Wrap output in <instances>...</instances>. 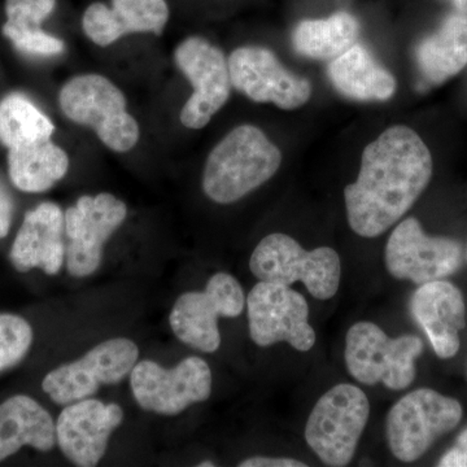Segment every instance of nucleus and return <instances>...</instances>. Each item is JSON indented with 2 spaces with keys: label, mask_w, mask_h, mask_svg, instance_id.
Listing matches in <instances>:
<instances>
[{
  "label": "nucleus",
  "mask_w": 467,
  "mask_h": 467,
  "mask_svg": "<svg viewBox=\"0 0 467 467\" xmlns=\"http://www.w3.org/2000/svg\"><path fill=\"white\" fill-rule=\"evenodd\" d=\"M370 416L368 396L353 384L342 383L322 395L310 411L306 441L327 466L348 465Z\"/></svg>",
  "instance_id": "nucleus-6"
},
{
  "label": "nucleus",
  "mask_w": 467,
  "mask_h": 467,
  "mask_svg": "<svg viewBox=\"0 0 467 467\" xmlns=\"http://www.w3.org/2000/svg\"><path fill=\"white\" fill-rule=\"evenodd\" d=\"M451 2L453 3L454 7L457 8L460 14L467 16V0H451Z\"/></svg>",
  "instance_id": "nucleus-31"
},
{
  "label": "nucleus",
  "mask_w": 467,
  "mask_h": 467,
  "mask_svg": "<svg viewBox=\"0 0 467 467\" xmlns=\"http://www.w3.org/2000/svg\"><path fill=\"white\" fill-rule=\"evenodd\" d=\"M58 104L70 121L91 128L115 152H129L140 140V125L126 110L125 95L106 77H75L61 88Z\"/></svg>",
  "instance_id": "nucleus-5"
},
{
  "label": "nucleus",
  "mask_w": 467,
  "mask_h": 467,
  "mask_svg": "<svg viewBox=\"0 0 467 467\" xmlns=\"http://www.w3.org/2000/svg\"><path fill=\"white\" fill-rule=\"evenodd\" d=\"M55 7L57 0H5L7 21L2 27L3 36L26 55L48 57L63 54L64 42L41 27Z\"/></svg>",
  "instance_id": "nucleus-24"
},
{
  "label": "nucleus",
  "mask_w": 467,
  "mask_h": 467,
  "mask_svg": "<svg viewBox=\"0 0 467 467\" xmlns=\"http://www.w3.org/2000/svg\"><path fill=\"white\" fill-rule=\"evenodd\" d=\"M384 260L389 275L418 285L439 281L462 266V244L448 236H430L416 217L405 218L393 230Z\"/></svg>",
  "instance_id": "nucleus-12"
},
{
  "label": "nucleus",
  "mask_w": 467,
  "mask_h": 467,
  "mask_svg": "<svg viewBox=\"0 0 467 467\" xmlns=\"http://www.w3.org/2000/svg\"><path fill=\"white\" fill-rule=\"evenodd\" d=\"M122 420L124 410L119 405L94 399L72 402L57 418V442L76 466H97L106 454L110 435Z\"/></svg>",
  "instance_id": "nucleus-16"
},
{
  "label": "nucleus",
  "mask_w": 467,
  "mask_h": 467,
  "mask_svg": "<svg viewBox=\"0 0 467 467\" xmlns=\"http://www.w3.org/2000/svg\"><path fill=\"white\" fill-rule=\"evenodd\" d=\"M252 275L259 281L292 285L301 282L313 297L328 300L342 279V261L330 247L304 250L291 236L269 234L252 252Z\"/></svg>",
  "instance_id": "nucleus-3"
},
{
  "label": "nucleus",
  "mask_w": 467,
  "mask_h": 467,
  "mask_svg": "<svg viewBox=\"0 0 467 467\" xmlns=\"http://www.w3.org/2000/svg\"><path fill=\"white\" fill-rule=\"evenodd\" d=\"M327 75L335 90L356 101H386L398 88L392 73L358 43L331 60Z\"/></svg>",
  "instance_id": "nucleus-21"
},
{
  "label": "nucleus",
  "mask_w": 467,
  "mask_h": 467,
  "mask_svg": "<svg viewBox=\"0 0 467 467\" xmlns=\"http://www.w3.org/2000/svg\"><path fill=\"white\" fill-rule=\"evenodd\" d=\"M174 61L193 88L181 110V122L198 130L229 100L233 85L225 55L207 39L190 36L175 48Z\"/></svg>",
  "instance_id": "nucleus-13"
},
{
  "label": "nucleus",
  "mask_w": 467,
  "mask_h": 467,
  "mask_svg": "<svg viewBox=\"0 0 467 467\" xmlns=\"http://www.w3.org/2000/svg\"><path fill=\"white\" fill-rule=\"evenodd\" d=\"M169 20L167 0H112V8L92 3L82 27L95 45L107 47L130 33L161 34Z\"/></svg>",
  "instance_id": "nucleus-19"
},
{
  "label": "nucleus",
  "mask_w": 467,
  "mask_h": 467,
  "mask_svg": "<svg viewBox=\"0 0 467 467\" xmlns=\"http://www.w3.org/2000/svg\"><path fill=\"white\" fill-rule=\"evenodd\" d=\"M15 202L11 193L5 189V184L0 182V239L5 238L11 230L12 220H14Z\"/></svg>",
  "instance_id": "nucleus-29"
},
{
  "label": "nucleus",
  "mask_w": 467,
  "mask_h": 467,
  "mask_svg": "<svg viewBox=\"0 0 467 467\" xmlns=\"http://www.w3.org/2000/svg\"><path fill=\"white\" fill-rule=\"evenodd\" d=\"M429 147L409 126L395 125L365 147L356 182L344 189L350 229L377 238L400 221L431 181Z\"/></svg>",
  "instance_id": "nucleus-1"
},
{
  "label": "nucleus",
  "mask_w": 467,
  "mask_h": 467,
  "mask_svg": "<svg viewBox=\"0 0 467 467\" xmlns=\"http://www.w3.org/2000/svg\"><path fill=\"white\" fill-rule=\"evenodd\" d=\"M247 310L251 339L257 346L285 342L300 352L315 347L308 303L290 285L259 281L247 296Z\"/></svg>",
  "instance_id": "nucleus-11"
},
{
  "label": "nucleus",
  "mask_w": 467,
  "mask_h": 467,
  "mask_svg": "<svg viewBox=\"0 0 467 467\" xmlns=\"http://www.w3.org/2000/svg\"><path fill=\"white\" fill-rule=\"evenodd\" d=\"M130 387L135 401L143 410L177 416L211 398L212 371L207 362L196 356L184 358L171 368L143 359L131 370Z\"/></svg>",
  "instance_id": "nucleus-9"
},
{
  "label": "nucleus",
  "mask_w": 467,
  "mask_h": 467,
  "mask_svg": "<svg viewBox=\"0 0 467 467\" xmlns=\"http://www.w3.org/2000/svg\"><path fill=\"white\" fill-rule=\"evenodd\" d=\"M213 466H216V465H214L213 462H211V461H204V462L199 463V467H213Z\"/></svg>",
  "instance_id": "nucleus-32"
},
{
  "label": "nucleus",
  "mask_w": 467,
  "mask_h": 467,
  "mask_svg": "<svg viewBox=\"0 0 467 467\" xmlns=\"http://www.w3.org/2000/svg\"><path fill=\"white\" fill-rule=\"evenodd\" d=\"M55 444L57 423L38 401L16 395L0 404V462L26 445L48 451Z\"/></svg>",
  "instance_id": "nucleus-20"
},
{
  "label": "nucleus",
  "mask_w": 467,
  "mask_h": 467,
  "mask_svg": "<svg viewBox=\"0 0 467 467\" xmlns=\"http://www.w3.org/2000/svg\"><path fill=\"white\" fill-rule=\"evenodd\" d=\"M7 162L11 182L29 193L47 192L69 169L67 153L51 140L8 149Z\"/></svg>",
  "instance_id": "nucleus-23"
},
{
  "label": "nucleus",
  "mask_w": 467,
  "mask_h": 467,
  "mask_svg": "<svg viewBox=\"0 0 467 467\" xmlns=\"http://www.w3.org/2000/svg\"><path fill=\"white\" fill-rule=\"evenodd\" d=\"M140 358L137 344L126 337H115L98 344L77 361L50 371L42 382L43 391L58 405L85 400L101 386L124 380Z\"/></svg>",
  "instance_id": "nucleus-10"
},
{
  "label": "nucleus",
  "mask_w": 467,
  "mask_h": 467,
  "mask_svg": "<svg viewBox=\"0 0 467 467\" xmlns=\"http://www.w3.org/2000/svg\"><path fill=\"white\" fill-rule=\"evenodd\" d=\"M282 152L261 129L241 125L209 153L202 190L217 204H232L275 177Z\"/></svg>",
  "instance_id": "nucleus-2"
},
{
  "label": "nucleus",
  "mask_w": 467,
  "mask_h": 467,
  "mask_svg": "<svg viewBox=\"0 0 467 467\" xmlns=\"http://www.w3.org/2000/svg\"><path fill=\"white\" fill-rule=\"evenodd\" d=\"M33 328L21 316L0 313V373L20 364L33 344Z\"/></svg>",
  "instance_id": "nucleus-27"
},
{
  "label": "nucleus",
  "mask_w": 467,
  "mask_h": 467,
  "mask_svg": "<svg viewBox=\"0 0 467 467\" xmlns=\"http://www.w3.org/2000/svg\"><path fill=\"white\" fill-rule=\"evenodd\" d=\"M359 36L358 18L337 12L327 18L304 20L292 32V48L312 60H334L356 45Z\"/></svg>",
  "instance_id": "nucleus-25"
},
{
  "label": "nucleus",
  "mask_w": 467,
  "mask_h": 467,
  "mask_svg": "<svg viewBox=\"0 0 467 467\" xmlns=\"http://www.w3.org/2000/svg\"><path fill=\"white\" fill-rule=\"evenodd\" d=\"M233 88L256 103H273L294 110L308 103L312 85L304 77L285 69L275 52L259 46H245L232 52L227 60Z\"/></svg>",
  "instance_id": "nucleus-15"
},
{
  "label": "nucleus",
  "mask_w": 467,
  "mask_h": 467,
  "mask_svg": "<svg viewBox=\"0 0 467 467\" xmlns=\"http://www.w3.org/2000/svg\"><path fill=\"white\" fill-rule=\"evenodd\" d=\"M55 125L20 92L0 100V142L7 149L51 140Z\"/></svg>",
  "instance_id": "nucleus-26"
},
{
  "label": "nucleus",
  "mask_w": 467,
  "mask_h": 467,
  "mask_svg": "<svg viewBox=\"0 0 467 467\" xmlns=\"http://www.w3.org/2000/svg\"><path fill=\"white\" fill-rule=\"evenodd\" d=\"M438 466L467 467V429L461 432L453 447L442 454Z\"/></svg>",
  "instance_id": "nucleus-28"
},
{
  "label": "nucleus",
  "mask_w": 467,
  "mask_h": 467,
  "mask_svg": "<svg viewBox=\"0 0 467 467\" xmlns=\"http://www.w3.org/2000/svg\"><path fill=\"white\" fill-rule=\"evenodd\" d=\"M128 208L112 193L82 196L67 208L66 234L67 269L70 275L84 278L100 266L103 248L113 233L124 223Z\"/></svg>",
  "instance_id": "nucleus-14"
},
{
  "label": "nucleus",
  "mask_w": 467,
  "mask_h": 467,
  "mask_svg": "<svg viewBox=\"0 0 467 467\" xmlns=\"http://www.w3.org/2000/svg\"><path fill=\"white\" fill-rule=\"evenodd\" d=\"M416 61L429 84L441 85L467 66V16L453 14L441 27L418 43Z\"/></svg>",
  "instance_id": "nucleus-22"
},
{
  "label": "nucleus",
  "mask_w": 467,
  "mask_h": 467,
  "mask_svg": "<svg viewBox=\"0 0 467 467\" xmlns=\"http://www.w3.org/2000/svg\"><path fill=\"white\" fill-rule=\"evenodd\" d=\"M409 309L439 358L457 355L460 333L466 327V306L460 288L442 279L420 285L411 295Z\"/></svg>",
  "instance_id": "nucleus-17"
},
{
  "label": "nucleus",
  "mask_w": 467,
  "mask_h": 467,
  "mask_svg": "<svg viewBox=\"0 0 467 467\" xmlns=\"http://www.w3.org/2000/svg\"><path fill=\"white\" fill-rule=\"evenodd\" d=\"M241 467H306L303 461L287 459V457H251L239 463Z\"/></svg>",
  "instance_id": "nucleus-30"
},
{
  "label": "nucleus",
  "mask_w": 467,
  "mask_h": 467,
  "mask_svg": "<svg viewBox=\"0 0 467 467\" xmlns=\"http://www.w3.org/2000/svg\"><path fill=\"white\" fill-rule=\"evenodd\" d=\"M64 233L66 217L61 208L48 202L36 205L26 212L9 251L12 265L20 273L41 269L46 275H57L66 259Z\"/></svg>",
  "instance_id": "nucleus-18"
},
{
  "label": "nucleus",
  "mask_w": 467,
  "mask_h": 467,
  "mask_svg": "<svg viewBox=\"0 0 467 467\" xmlns=\"http://www.w3.org/2000/svg\"><path fill=\"white\" fill-rule=\"evenodd\" d=\"M423 342L416 335L389 337L373 322H358L346 337L347 368L358 382L401 391L414 382Z\"/></svg>",
  "instance_id": "nucleus-4"
},
{
  "label": "nucleus",
  "mask_w": 467,
  "mask_h": 467,
  "mask_svg": "<svg viewBox=\"0 0 467 467\" xmlns=\"http://www.w3.org/2000/svg\"><path fill=\"white\" fill-rule=\"evenodd\" d=\"M456 399L431 389L409 392L389 411L386 438L389 450L402 462L420 460L434 442L456 429L462 420Z\"/></svg>",
  "instance_id": "nucleus-7"
},
{
  "label": "nucleus",
  "mask_w": 467,
  "mask_h": 467,
  "mask_svg": "<svg viewBox=\"0 0 467 467\" xmlns=\"http://www.w3.org/2000/svg\"><path fill=\"white\" fill-rule=\"evenodd\" d=\"M244 306L241 284L227 273H217L209 279L204 291L186 292L178 297L169 324L175 337L186 346L213 353L221 346L218 319L239 317Z\"/></svg>",
  "instance_id": "nucleus-8"
},
{
  "label": "nucleus",
  "mask_w": 467,
  "mask_h": 467,
  "mask_svg": "<svg viewBox=\"0 0 467 467\" xmlns=\"http://www.w3.org/2000/svg\"><path fill=\"white\" fill-rule=\"evenodd\" d=\"M466 259H467V250H466Z\"/></svg>",
  "instance_id": "nucleus-33"
}]
</instances>
